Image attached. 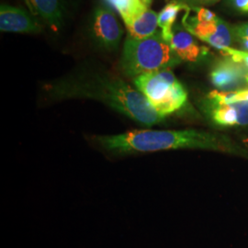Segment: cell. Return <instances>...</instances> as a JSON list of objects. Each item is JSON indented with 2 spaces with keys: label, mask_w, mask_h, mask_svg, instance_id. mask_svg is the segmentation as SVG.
<instances>
[{
  "label": "cell",
  "mask_w": 248,
  "mask_h": 248,
  "mask_svg": "<svg viewBox=\"0 0 248 248\" xmlns=\"http://www.w3.org/2000/svg\"><path fill=\"white\" fill-rule=\"evenodd\" d=\"M47 95L54 99L91 98L145 126L164 120L140 91L113 72L85 63L69 75L48 84Z\"/></svg>",
  "instance_id": "1"
},
{
  "label": "cell",
  "mask_w": 248,
  "mask_h": 248,
  "mask_svg": "<svg viewBox=\"0 0 248 248\" xmlns=\"http://www.w3.org/2000/svg\"><path fill=\"white\" fill-rule=\"evenodd\" d=\"M103 149L116 154L153 153L177 149H202L233 153V144L225 136L197 130H133L116 135L93 137Z\"/></svg>",
  "instance_id": "2"
},
{
  "label": "cell",
  "mask_w": 248,
  "mask_h": 248,
  "mask_svg": "<svg viewBox=\"0 0 248 248\" xmlns=\"http://www.w3.org/2000/svg\"><path fill=\"white\" fill-rule=\"evenodd\" d=\"M182 62L161 31L145 39L127 37L124 43L120 68L129 78L152 72L170 69Z\"/></svg>",
  "instance_id": "3"
},
{
  "label": "cell",
  "mask_w": 248,
  "mask_h": 248,
  "mask_svg": "<svg viewBox=\"0 0 248 248\" xmlns=\"http://www.w3.org/2000/svg\"><path fill=\"white\" fill-rule=\"evenodd\" d=\"M133 79L136 89L163 118L179 110L186 104V89L171 69L152 72Z\"/></svg>",
  "instance_id": "4"
},
{
  "label": "cell",
  "mask_w": 248,
  "mask_h": 248,
  "mask_svg": "<svg viewBox=\"0 0 248 248\" xmlns=\"http://www.w3.org/2000/svg\"><path fill=\"white\" fill-rule=\"evenodd\" d=\"M191 8L186 5L182 25L193 36L218 49L220 52L231 47L233 41V29L227 22L218 18L214 20H202L190 16Z\"/></svg>",
  "instance_id": "5"
},
{
  "label": "cell",
  "mask_w": 248,
  "mask_h": 248,
  "mask_svg": "<svg viewBox=\"0 0 248 248\" xmlns=\"http://www.w3.org/2000/svg\"><path fill=\"white\" fill-rule=\"evenodd\" d=\"M90 30L94 42L108 51L119 47L124 35L123 27L112 9L103 6L95 9Z\"/></svg>",
  "instance_id": "6"
},
{
  "label": "cell",
  "mask_w": 248,
  "mask_h": 248,
  "mask_svg": "<svg viewBox=\"0 0 248 248\" xmlns=\"http://www.w3.org/2000/svg\"><path fill=\"white\" fill-rule=\"evenodd\" d=\"M248 71L240 62L233 61L231 57L223 56L213 66L211 72V80L216 89L222 91H232L237 89L246 80Z\"/></svg>",
  "instance_id": "7"
},
{
  "label": "cell",
  "mask_w": 248,
  "mask_h": 248,
  "mask_svg": "<svg viewBox=\"0 0 248 248\" xmlns=\"http://www.w3.org/2000/svg\"><path fill=\"white\" fill-rule=\"evenodd\" d=\"M0 30L8 32L38 33L43 31V26L25 9L2 5L0 8Z\"/></svg>",
  "instance_id": "8"
},
{
  "label": "cell",
  "mask_w": 248,
  "mask_h": 248,
  "mask_svg": "<svg viewBox=\"0 0 248 248\" xmlns=\"http://www.w3.org/2000/svg\"><path fill=\"white\" fill-rule=\"evenodd\" d=\"M194 37L183 25L174 27L170 45L181 61L195 62L208 53V48L199 45Z\"/></svg>",
  "instance_id": "9"
},
{
  "label": "cell",
  "mask_w": 248,
  "mask_h": 248,
  "mask_svg": "<svg viewBox=\"0 0 248 248\" xmlns=\"http://www.w3.org/2000/svg\"><path fill=\"white\" fill-rule=\"evenodd\" d=\"M27 8L34 17H40L53 31L62 27L65 15L64 0H24Z\"/></svg>",
  "instance_id": "10"
},
{
  "label": "cell",
  "mask_w": 248,
  "mask_h": 248,
  "mask_svg": "<svg viewBox=\"0 0 248 248\" xmlns=\"http://www.w3.org/2000/svg\"><path fill=\"white\" fill-rule=\"evenodd\" d=\"M211 104V116L213 122L220 126L248 125V103Z\"/></svg>",
  "instance_id": "11"
},
{
  "label": "cell",
  "mask_w": 248,
  "mask_h": 248,
  "mask_svg": "<svg viewBox=\"0 0 248 248\" xmlns=\"http://www.w3.org/2000/svg\"><path fill=\"white\" fill-rule=\"evenodd\" d=\"M158 14L147 8L133 19V22L126 27L128 37L133 39H145L157 32Z\"/></svg>",
  "instance_id": "12"
},
{
  "label": "cell",
  "mask_w": 248,
  "mask_h": 248,
  "mask_svg": "<svg viewBox=\"0 0 248 248\" xmlns=\"http://www.w3.org/2000/svg\"><path fill=\"white\" fill-rule=\"evenodd\" d=\"M186 8L185 3L179 0H172L158 13V26L161 29V33L163 38L169 44L173 36V25L177 20V15L181 10H185Z\"/></svg>",
  "instance_id": "13"
},
{
  "label": "cell",
  "mask_w": 248,
  "mask_h": 248,
  "mask_svg": "<svg viewBox=\"0 0 248 248\" xmlns=\"http://www.w3.org/2000/svg\"><path fill=\"white\" fill-rule=\"evenodd\" d=\"M115 9L123 18L125 27L129 26L133 19L138 17L144 9L148 7L142 0H106Z\"/></svg>",
  "instance_id": "14"
},
{
  "label": "cell",
  "mask_w": 248,
  "mask_h": 248,
  "mask_svg": "<svg viewBox=\"0 0 248 248\" xmlns=\"http://www.w3.org/2000/svg\"><path fill=\"white\" fill-rule=\"evenodd\" d=\"M208 98L212 104H232L237 102L248 103V89H237L232 91L213 90L209 93Z\"/></svg>",
  "instance_id": "15"
},
{
  "label": "cell",
  "mask_w": 248,
  "mask_h": 248,
  "mask_svg": "<svg viewBox=\"0 0 248 248\" xmlns=\"http://www.w3.org/2000/svg\"><path fill=\"white\" fill-rule=\"evenodd\" d=\"M221 53L223 54V56L231 57L233 61L243 64L248 71V53L247 52L240 51L232 47H227L221 51Z\"/></svg>",
  "instance_id": "16"
},
{
  "label": "cell",
  "mask_w": 248,
  "mask_h": 248,
  "mask_svg": "<svg viewBox=\"0 0 248 248\" xmlns=\"http://www.w3.org/2000/svg\"><path fill=\"white\" fill-rule=\"evenodd\" d=\"M189 7H203L213 5L220 0H179Z\"/></svg>",
  "instance_id": "17"
},
{
  "label": "cell",
  "mask_w": 248,
  "mask_h": 248,
  "mask_svg": "<svg viewBox=\"0 0 248 248\" xmlns=\"http://www.w3.org/2000/svg\"><path fill=\"white\" fill-rule=\"evenodd\" d=\"M231 6L242 13H248V0H229Z\"/></svg>",
  "instance_id": "18"
},
{
  "label": "cell",
  "mask_w": 248,
  "mask_h": 248,
  "mask_svg": "<svg viewBox=\"0 0 248 248\" xmlns=\"http://www.w3.org/2000/svg\"><path fill=\"white\" fill-rule=\"evenodd\" d=\"M232 29H233L234 36H235L237 39H238V38L248 37V22L232 27Z\"/></svg>",
  "instance_id": "19"
},
{
  "label": "cell",
  "mask_w": 248,
  "mask_h": 248,
  "mask_svg": "<svg viewBox=\"0 0 248 248\" xmlns=\"http://www.w3.org/2000/svg\"><path fill=\"white\" fill-rule=\"evenodd\" d=\"M240 44L242 45L243 49L245 52L248 53V37H244V38H238Z\"/></svg>",
  "instance_id": "20"
},
{
  "label": "cell",
  "mask_w": 248,
  "mask_h": 248,
  "mask_svg": "<svg viewBox=\"0 0 248 248\" xmlns=\"http://www.w3.org/2000/svg\"><path fill=\"white\" fill-rule=\"evenodd\" d=\"M152 1H153V0H142V2H143L148 8L150 7L151 4H152Z\"/></svg>",
  "instance_id": "21"
},
{
  "label": "cell",
  "mask_w": 248,
  "mask_h": 248,
  "mask_svg": "<svg viewBox=\"0 0 248 248\" xmlns=\"http://www.w3.org/2000/svg\"><path fill=\"white\" fill-rule=\"evenodd\" d=\"M246 80H247V83L248 84V74L247 75V77H246Z\"/></svg>",
  "instance_id": "22"
}]
</instances>
